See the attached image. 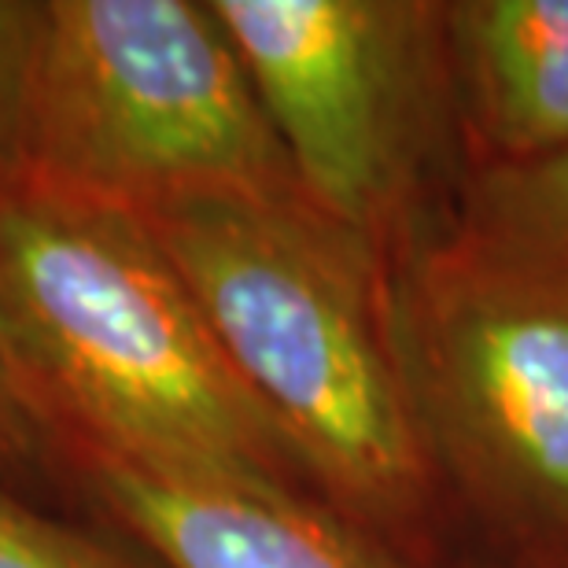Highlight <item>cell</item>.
I'll list each match as a JSON object with an SVG mask.
<instances>
[{
  "label": "cell",
  "instance_id": "5b68a950",
  "mask_svg": "<svg viewBox=\"0 0 568 568\" xmlns=\"http://www.w3.org/2000/svg\"><path fill=\"white\" fill-rule=\"evenodd\" d=\"M211 8L306 200L392 263L450 97L443 4L211 0Z\"/></svg>",
  "mask_w": 568,
  "mask_h": 568
},
{
  "label": "cell",
  "instance_id": "3957f363",
  "mask_svg": "<svg viewBox=\"0 0 568 568\" xmlns=\"http://www.w3.org/2000/svg\"><path fill=\"white\" fill-rule=\"evenodd\" d=\"M0 152L133 214L311 203L211 0L30 4Z\"/></svg>",
  "mask_w": 568,
  "mask_h": 568
},
{
  "label": "cell",
  "instance_id": "ba28073f",
  "mask_svg": "<svg viewBox=\"0 0 568 568\" xmlns=\"http://www.w3.org/2000/svg\"><path fill=\"white\" fill-rule=\"evenodd\" d=\"M454 230L568 292V148L525 166H484Z\"/></svg>",
  "mask_w": 568,
  "mask_h": 568
},
{
  "label": "cell",
  "instance_id": "30bf717a",
  "mask_svg": "<svg viewBox=\"0 0 568 568\" xmlns=\"http://www.w3.org/2000/svg\"><path fill=\"white\" fill-rule=\"evenodd\" d=\"M38 443H41V428L27 410V403H22L16 377H11L4 362V351H0V465L30 462Z\"/></svg>",
  "mask_w": 568,
  "mask_h": 568
},
{
  "label": "cell",
  "instance_id": "52a82bcc",
  "mask_svg": "<svg viewBox=\"0 0 568 568\" xmlns=\"http://www.w3.org/2000/svg\"><path fill=\"white\" fill-rule=\"evenodd\" d=\"M450 97L484 166L568 148V0L443 4Z\"/></svg>",
  "mask_w": 568,
  "mask_h": 568
},
{
  "label": "cell",
  "instance_id": "8fae6325",
  "mask_svg": "<svg viewBox=\"0 0 568 568\" xmlns=\"http://www.w3.org/2000/svg\"><path fill=\"white\" fill-rule=\"evenodd\" d=\"M22 30H27V4H0V148H4L8 133L11 93H16Z\"/></svg>",
  "mask_w": 568,
  "mask_h": 568
},
{
  "label": "cell",
  "instance_id": "8992f818",
  "mask_svg": "<svg viewBox=\"0 0 568 568\" xmlns=\"http://www.w3.org/2000/svg\"><path fill=\"white\" fill-rule=\"evenodd\" d=\"M85 476L163 568H395L317 495L122 465H85Z\"/></svg>",
  "mask_w": 568,
  "mask_h": 568
},
{
  "label": "cell",
  "instance_id": "9c48e42d",
  "mask_svg": "<svg viewBox=\"0 0 568 568\" xmlns=\"http://www.w3.org/2000/svg\"><path fill=\"white\" fill-rule=\"evenodd\" d=\"M0 568H144L0 491Z\"/></svg>",
  "mask_w": 568,
  "mask_h": 568
},
{
  "label": "cell",
  "instance_id": "7a4b0ae2",
  "mask_svg": "<svg viewBox=\"0 0 568 568\" xmlns=\"http://www.w3.org/2000/svg\"><path fill=\"white\" fill-rule=\"evenodd\" d=\"M138 219L328 506L366 531L422 517L436 469L395 351L388 258L314 203L196 200Z\"/></svg>",
  "mask_w": 568,
  "mask_h": 568
},
{
  "label": "cell",
  "instance_id": "6da1fadb",
  "mask_svg": "<svg viewBox=\"0 0 568 568\" xmlns=\"http://www.w3.org/2000/svg\"><path fill=\"white\" fill-rule=\"evenodd\" d=\"M0 351L41 436L82 465L325 498L138 214L4 152Z\"/></svg>",
  "mask_w": 568,
  "mask_h": 568
},
{
  "label": "cell",
  "instance_id": "277c9868",
  "mask_svg": "<svg viewBox=\"0 0 568 568\" xmlns=\"http://www.w3.org/2000/svg\"><path fill=\"white\" fill-rule=\"evenodd\" d=\"M388 295L432 469L568 550V292L450 225L388 263Z\"/></svg>",
  "mask_w": 568,
  "mask_h": 568
}]
</instances>
